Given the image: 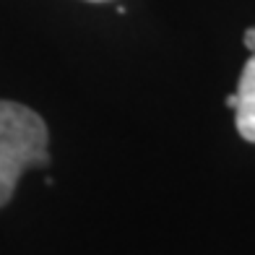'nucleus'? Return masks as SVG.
<instances>
[{"mask_svg": "<svg viewBox=\"0 0 255 255\" xmlns=\"http://www.w3.org/2000/svg\"><path fill=\"white\" fill-rule=\"evenodd\" d=\"M97 3H99V0H97Z\"/></svg>", "mask_w": 255, "mask_h": 255, "instance_id": "39448f33", "label": "nucleus"}, {"mask_svg": "<svg viewBox=\"0 0 255 255\" xmlns=\"http://www.w3.org/2000/svg\"><path fill=\"white\" fill-rule=\"evenodd\" d=\"M227 107H237V94H229L227 97Z\"/></svg>", "mask_w": 255, "mask_h": 255, "instance_id": "20e7f679", "label": "nucleus"}, {"mask_svg": "<svg viewBox=\"0 0 255 255\" xmlns=\"http://www.w3.org/2000/svg\"><path fill=\"white\" fill-rule=\"evenodd\" d=\"M245 47H248V50H253V52H255V26H253V29H248V31H245Z\"/></svg>", "mask_w": 255, "mask_h": 255, "instance_id": "7ed1b4c3", "label": "nucleus"}, {"mask_svg": "<svg viewBox=\"0 0 255 255\" xmlns=\"http://www.w3.org/2000/svg\"><path fill=\"white\" fill-rule=\"evenodd\" d=\"M47 141V125L37 112L0 99V206L13 198L24 169L50 164Z\"/></svg>", "mask_w": 255, "mask_h": 255, "instance_id": "f257e3e1", "label": "nucleus"}, {"mask_svg": "<svg viewBox=\"0 0 255 255\" xmlns=\"http://www.w3.org/2000/svg\"><path fill=\"white\" fill-rule=\"evenodd\" d=\"M235 123L245 141L255 143V52L242 68L240 86H237V107H235Z\"/></svg>", "mask_w": 255, "mask_h": 255, "instance_id": "f03ea898", "label": "nucleus"}]
</instances>
